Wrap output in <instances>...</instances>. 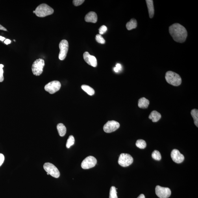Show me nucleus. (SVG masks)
Masks as SVG:
<instances>
[{
  "label": "nucleus",
  "mask_w": 198,
  "mask_h": 198,
  "mask_svg": "<svg viewBox=\"0 0 198 198\" xmlns=\"http://www.w3.org/2000/svg\"><path fill=\"white\" fill-rule=\"evenodd\" d=\"M165 78L168 83L174 86H177L181 84L182 79L178 74L174 72H167L165 76Z\"/></svg>",
  "instance_id": "7ed1b4c3"
},
{
  "label": "nucleus",
  "mask_w": 198,
  "mask_h": 198,
  "mask_svg": "<svg viewBox=\"0 0 198 198\" xmlns=\"http://www.w3.org/2000/svg\"><path fill=\"white\" fill-rule=\"evenodd\" d=\"M43 168L47 173L52 177L58 178L60 176V171L53 164L49 163H45L43 166Z\"/></svg>",
  "instance_id": "423d86ee"
},
{
  "label": "nucleus",
  "mask_w": 198,
  "mask_h": 198,
  "mask_svg": "<svg viewBox=\"0 0 198 198\" xmlns=\"http://www.w3.org/2000/svg\"><path fill=\"white\" fill-rule=\"evenodd\" d=\"M156 194L160 198H168L170 196L171 191L168 188L157 186L155 188Z\"/></svg>",
  "instance_id": "9d476101"
},
{
  "label": "nucleus",
  "mask_w": 198,
  "mask_h": 198,
  "mask_svg": "<svg viewBox=\"0 0 198 198\" xmlns=\"http://www.w3.org/2000/svg\"><path fill=\"white\" fill-rule=\"evenodd\" d=\"M5 160V157H4L3 154L0 153V166H1L3 164Z\"/></svg>",
  "instance_id": "c756f323"
},
{
  "label": "nucleus",
  "mask_w": 198,
  "mask_h": 198,
  "mask_svg": "<svg viewBox=\"0 0 198 198\" xmlns=\"http://www.w3.org/2000/svg\"><path fill=\"white\" fill-rule=\"evenodd\" d=\"M11 42V41L10 40H8V39H7V40H6L5 41H4V43L7 45L10 44Z\"/></svg>",
  "instance_id": "2f4dec72"
},
{
  "label": "nucleus",
  "mask_w": 198,
  "mask_h": 198,
  "mask_svg": "<svg viewBox=\"0 0 198 198\" xmlns=\"http://www.w3.org/2000/svg\"><path fill=\"white\" fill-rule=\"evenodd\" d=\"M152 156V158L156 160L160 161L162 158V156L160 152L157 150H155L153 152Z\"/></svg>",
  "instance_id": "393cba45"
},
{
  "label": "nucleus",
  "mask_w": 198,
  "mask_h": 198,
  "mask_svg": "<svg viewBox=\"0 0 198 198\" xmlns=\"http://www.w3.org/2000/svg\"><path fill=\"white\" fill-rule=\"evenodd\" d=\"M116 67V68L119 72L121 71L122 69L121 65L120 64H119V63H117V64H116V67Z\"/></svg>",
  "instance_id": "7c9ffc66"
},
{
  "label": "nucleus",
  "mask_w": 198,
  "mask_h": 198,
  "mask_svg": "<svg viewBox=\"0 0 198 198\" xmlns=\"http://www.w3.org/2000/svg\"><path fill=\"white\" fill-rule=\"evenodd\" d=\"M45 65V61L42 59H38L35 61L32 65L33 73L35 76H40L43 72V68Z\"/></svg>",
  "instance_id": "20e7f679"
},
{
  "label": "nucleus",
  "mask_w": 198,
  "mask_h": 198,
  "mask_svg": "<svg viewBox=\"0 0 198 198\" xmlns=\"http://www.w3.org/2000/svg\"><path fill=\"white\" fill-rule=\"evenodd\" d=\"M171 156L174 162L178 164L182 163L184 160V156L180 153L177 149L173 150L171 152Z\"/></svg>",
  "instance_id": "f8f14e48"
},
{
  "label": "nucleus",
  "mask_w": 198,
  "mask_h": 198,
  "mask_svg": "<svg viewBox=\"0 0 198 198\" xmlns=\"http://www.w3.org/2000/svg\"><path fill=\"white\" fill-rule=\"evenodd\" d=\"M57 129L59 134L61 136H65L66 133L67 129L65 126L63 124H58L57 125Z\"/></svg>",
  "instance_id": "6ab92c4d"
},
{
  "label": "nucleus",
  "mask_w": 198,
  "mask_h": 198,
  "mask_svg": "<svg viewBox=\"0 0 198 198\" xmlns=\"http://www.w3.org/2000/svg\"><path fill=\"white\" fill-rule=\"evenodd\" d=\"M169 31L174 40L178 43L185 42L188 36L186 28L179 24L175 23L170 26Z\"/></svg>",
  "instance_id": "f257e3e1"
},
{
  "label": "nucleus",
  "mask_w": 198,
  "mask_h": 198,
  "mask_svg": "<svg viewBox=\"0 0 198 198\" xmlns=\"http://www.w3.org/2000/svg\"><path fill=\"white\" fill-rule=\"evenodd\" d=\"M96 158L93 156H89L85 158L81 164L82 168L83 169H88L93 168L97 164Z\"/></svg>",
  "instance_id": "1a4fd4ad"
},
{
  "label": "nucleus",
  "mask_w": 198,
  "mask_h": 198,
  "mask_svg": "<svg viewBox=\"0 0 198 198\" xmlns=\"http://www.w3.org/2000/svg\"><path fill=\"white\" fill-rule=\"evenodd\" d=\"M47 174L48 175H49V173H47Z\"/></svg>",
  "instance_id": "e433bc0d"
},
{
  "label": "nucleus",
  "mask_w": 198,
  "mask_h": 198,
  "mask_svg": "<svg viewBox=\"0 0 198 198\" xmlns=\"http://www.w3.org/2000/svg\"><path fill=\"white\" fill-rule=\"evenodd\" d=\"M107 30V28L106 27V26L104 25L102 26L101 27H100L99 29V35H101L104 34V33H105Z\"/></svg>",
  "instance_id": "cd10ccee"
},
{
  "label": "nucleus",
  "mask_w": 198,
  "mask_h": 198,
  "mask_svg": "<svg viewBox=\"0 0 198 198\" xmlns=\"http://www.w3.org/2000/svg\"><path fill=\"white\" fill-rule=\"evenodd\" d=\"M84 0H73V3L76 6H80L84 3Z\"/></svg>",
  "instance_id": "c85d7f7f"
},
{
  "label": "nucleus",
  "mask_w": 198,
  "mask_h": 198,
  "mask_svg": "<svg viewBox=\"0 0 198 198\" xmlns=\"http://www.w3.org/2000/svg\"><path fill=\"white\" fill-rule=\"evenodd\" d=\"M137 26V22L136 19H130V21L126 24V27L128 30H131L133 29H135Z\"/></svg>",
  "instance_id": "a211bd4d"
},
{
  "label": "nucleus",
  "mask_w": 198,
  "mask_h": 198,
  "mask_svg": "<svg viewBox=\"0 0 198 198\" xmlns=\"http://www.w3.org/2000/svg\"><path fill=\"white\" fill-rule=\"evenodd\" d=\"M133 162V158L130 154L121 153L118 160L119 164L122 167H127L131 165Z\"/></svg>",
  "instance_id": "39448f33"
},
{
  "label": "nucleus",
  "mask_w": 198,
  "mask_h": 198,
  "mask_svg": "<svg viewBox=\"0 0 198 198\" xmlns=\"http://www.w3.org/2000/svg\"><path fill=\"white\" fill-rule=\"evenodd\" d=\"M161 117L162 116L156 110H153L149 115V118L152 120L153 122H156L160 120Z\"/></svg>",
  "instance_id": "dca6fc26"
},
{
  "label": "nucleus",
  "mask_w": 198,
  "mask_h": 198,
  "mask_svg": "<svg viewBox=\"0 0 198 198\" xmlns=\"http://www.w3.org/2000/svg\"><path fill=\"white\" fill-rule=\"evenodd\" d=\"M149 105V100L143 97L139 99L138 103V107L140 108H147Z\"/></svg>",
  "instance_id": "f3484780"
},
{
  "label": "nucleus",
  "mask_w": 198,
  "mask_h": 198,
  "mask_svg": "<svg viewBox=\"0 0 198 198\" xmlns=\"http://www.w3.org/2000/svg\"><path fill=\"white\" fill-rule=\"evenodd\" d=\"M137 198H145V197L144 195L141 194Z\"/></svg>",
  "instance_id": "72a5a7b5"
},
{
  "label": "nucleus",
  "mask_w": 198,
  "mask_h": 198,
  "mask_svg": "<svg viewBox=\"0 0 198 198\" xmlns=\"http://www.w3.org/2000/svg\"><path fill=\"white\" fill-rule=\"evenodd\" d=\"M0 30H3L4 31H7V29L1 25H0Z\"/></svg>",
  "instance_id": "473e14b6"
},
{
  "label": "nucleus",
  "mask_w": 198,
  "mask_h": 198,
  "mask_svg": "<svg viewBox=\"0 0 198 198\" xmlns=\"http://www.w3.org/2000/svg\"><path fill=\"white\" fill-rule=\"evenodd\" d=\"M3 67L4 65L3 64H0V82H3L4 80L3 70Z\"/></svg>",
  "instance_id": "bb28decb"
},
{
  "label": "nucleus",
  "mask_w": 198,
  "mask_h": 198,
  "mask_svg": "<svg viewBox=\"0 0 198 198\" xmlns=\"http://www.w3.org/2000/svg\"><path fill=\"white\" fill-rule=\"evenodd\" d=\"M60 52L59 54V59L61 60H64L66 57L69 48V44L68 41L66 40H62L59 44Z\"/></svg>",
  "instance_id": "0eeeda50"
},
{
  "label": "nucleus",
  "mask_w": 198,
  "mask_h": 198,
  "mask_svg": "<svg viewBox=\"0 0 198 198\" xmlns=\"http://www.w3.org/2000/svg\"><path fill=\"white\" fill-rule=\"evenodd\" d=\"M61 87L60 82L55 80L50 82L47 84L45 87V89L51 94H53L59 90Z\"/></svg>",
  "instance_id": "6e6552de"
},
{
  "label": "nucleus",
  "mask_w": 198,
  "mask_h": 198,
  "mask_svg": "<svg viewBox=\"0 0 198 198\" xmlns=\"http://www.w3.org/2000/svg\"><path fill=\"white\" fill-rule=\"evenodd\" d=\"M117 194V192L116 188L114 186L111 187L109 198H118Z\"/></svg>",
  "instance_id": "b1692460"
},
{
  "label": "nucleus",
  "mask_w": 198,
  "mask_h": 198,
  "mask_svg": "<svg viewBox=\"0 0 198 198\" xmlns=\"http://www.w3.org/2000/svg\"><path fill=\"white\" fill-rule=\"evenodd\" d=\"M120 127V124L114 120L108 121L103 127L104 131L106 133H110L115 131Z\"/></svg>",
  "instance_id": "9b49d317"
},
{
  "label": "nucleus",
  "mask_w": 198,
  "mask_h": 198,
  "mask_svg": "<svg viewBox=\"0 0 198 198\" xmlns=\"http://www.w3.org/2000/svg\"><path fill=\"white\" fill-rule=\"evenodd\" d=\"M33 13H35V10L34 11Z\"/></svg>",
  "instance_id": "c9c22d12"
},
{
  "label": "nucleus",
  "mask_w": 198,
  "mask_h": 198,
  "mask_svg": "<svg viewBox=\"0 0 198 198\" xmlns=\"http://www.w3.org/2000/svg\"><path fill=\"white\" fill-rule=\"evenodd\" d=\"M5 40V38H4L2 36H0V40L3 41Z\"/></svg>",
  "instance_id": "f704fd0d"
},
{
  "label": "nucleus",
  "mask_w": 198,
  "mask_h": 198,
  "mask_svg": "<svg viewBox=\"0 0 198 198\" xmlns=\"http://www.w3.org/2000/svg\"><path fill=\"white\" fill-rule=\"evenodd\" d=\"M85 20L87 22L95 23L97 21V14L94 12H91L86 15Z\"/></svg>",
  "instance_id": "4468645a"
},
{
  "label": "nucleus",
  "mask_w": 198,
  "mask_h": 198,
  "mask_svg": "<svg viewBox=\"0 0 198 198\" xmlns=\"http://www.w3.org/2000/svg\"><path fill=\"white\" fill-rule=\"evenodd\" d=\"M53 8L46 4L43 3L39 5L35 10V14L37 16L44 17L53 13Z\"/></svg>",
  "instance_id": "f03ea898"
},
{
  "label": "nucleus",
  "mask_w": 198,
  "mask_h": 198,
  "mask_svg": "<svg viewBox=\"0 0 198 198\" xmlns=\"http://www.w3.org/2000/svg\"><path fill=\"white\" fill-rule=\"evenodd\" d=\"M148 10L149 17L152 18L154 16V10L153 5V2L152 0H146V1Z\"/></svg>",
  "instance_id": "2eb2a0df"
},
{
  "label": "nucleus",
  "mask_w": 198,
  "mask_h": 198,
  "mask_svg": "<svg viewBox=\"0 0 198 198\" xmlns=\"http://www.w3.org/2000/svg\"><path fill=\"white\" fill-rule=\"evenodd\" d=\"M96 40L98 43H101V44H105V40L100 35L98 34L96 36Z\"/></svg>",
  "instance_id": "a878e982"
},
{
  "label": "nucleus",
  "mask_w": 198,
  "mask_h": 198,
  "mask_svg": "<svg viewBox=\"0 0 198 198\" xmlns=\"http://www.w3.org/2000/svg\"><path fill=\"white\" fill-rule=\"evenodd\" d=\"M81 88L83 90L89 95L91 96L94 94V90L91 87L86 85H83Z\"/></svg>",
  "instance_id": "aec40b11"
},
{
  "label": "nucleus",
  "mask_w": 198,
  "mask_h": 198,
  "mask_svg": "<svg viewBox=\"0 0 198 198\" xmlns=\"http://www.w3.org/2000/svg\"><path fill=\"white\" fill-rule=\"evenodd\" d=\"M136 145L139 148L144 149L147 147V143L144 140H138L136 141Z\"/></svg>",
  "instance_id": "4be33fe9"
},
{
  "label": "nucleus",
  "mask_w": 198,
  "mask_h": 198,
  "mask_svg": "<svg viewBox=\"0 0 198 198\" xmlns=\"http://www.w3.org/2000/svg\"><path fill=\"white\" fill-rule=\"evenodd\" d=\"M191 114L194 121L195 125L198 127V110L194 109L191 111Z\"/></svg>",
  "instance_id": "412c9836"
},
{
  "label": "nucleus",
  "mask_w": 198,
  "mask_h": 198,
  "mask_svg": "<svg viewBox=\"0 0 198 198\" xmlns=\"http://www.w3.org/2000/svg\"><path fill=\"white\" fill-rule=\"evenodd\" d=\"M83 58L88 64L93 67L97 66V62L95 56L90 55L88 52H85L83 54Z\"/></svg>",
  "instance_id": "ddd939ff"
},
{
  "label": "nucleus",
  "mask_w": 198,
  "mask_h": 198,
  "mask_svg": "<svg viewBox=\"0 0 198 198\" xmlns=\"http://www.w3.org/2000/svg\"><path fill=\"white\" fill-rule=\"evenodd\" d=\"M75 138L73 136H70L67 140L66 147L67 148H69L72 146L75 143Z\"/></svg>",
  "instance_id": "5701e85b"
}]
</instances>
